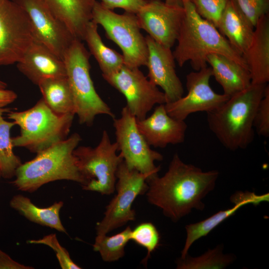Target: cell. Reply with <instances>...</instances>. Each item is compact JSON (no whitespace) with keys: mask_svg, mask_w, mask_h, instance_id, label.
<instances>
[{"mask_svg":"<svg viewBox=\"0 0 269 269\" xmlns=\"http://www.w3.org/2000/svg\"><path fill=\"white\" fill-rule=\"evenodd\" d=\"M219 175L217 170L203 171L185 163L176 153L162 176L157 174L146 180V198L164 216L176 222L193 209H204L202 200L215 188Z\"/></svg>","mask_w":269,"mask_h":269,"instance_id":"obj_1","label":"cell"},{"mask_svg":"<svg viewBox=\"0 0 269 269\" xmlns=\"http://www.w3.org/2000/svg\"><path fill=\"white\" fill-rule=\"evenodd\" d=\"M184 9L177 45L173 51L180 67L189 62L194 71L207 67L208 55H224L248 69L243 57L211 22L201 17L190 0H181Z\"/></svg>","mask_w":269,"mask_h":269,"instance_id":"obj_2","label":"cell"},{"mask_svg":"<svg viewBox=\"0 0 269 269\" xmlns=\"http://www.w3.org/2000/svg\"><path fill=\"white\" fill-rule=\"evenodd\" d=\"M267 85L251 84L230 96L217 109L206 113L210 131L226 149L231 151L245 149L253 142L255 112Z\"/></svg>","mask_w":269,"mask_h":269,"instance_id":"obj_3","label":"cell"},{"mask_svg":"<svg viewBox=\"0 0 269 269\" xmlns=\"http://www.w3.org/2000/svg\"><path fill=\"white\" fill-rule=\"evenodd\" d=\"M81 139L79 134L74 133L37 153L33 159L22 163L12 182L14 186L19 190L33 192L42 185L56 180H70L85 185V180L74 155V150Z\"/></svg>","mask_w":269,"mask_h":269,"instance_id":"obj_4","label":"cell"},{"mask_svg":"<svg viewBox=\"0 0 269 269\" xmlns=\"http://www.w3.org/2000/svg\"><path fill=\"white\" fill-rule=\"evenodd\" d=\"M75 114H57L40 99L32 108L10 112L8 119L18 125L20 134L11 138L13 147L39 153L67 138Z\"/></svg>","mask_w":269,"mask_h":269,"instance_id":"obj_5","label":"cell"},{"mask_svg":"<svg viewBox=\"0 0 269 269\" xmlns=\"http://www.w3.org/2000/svg\"><path fill=\"white\" fill-rule=\"evenodd\" d=\"M90 55L82 40L75 38L63 59L73 96L75 115L80 124L89 127L98 115L116 118L95 90L90 73Z\"/></svg>","mask_w":269,"mask_h":269,"instance_id":"obj_6","label":"cell"},{"mask_svg":"<svg viewBox=\"0 0 269 269\" xmlns=\"http://www.w3.org/2000/svg\"><path fill=\"white\" fill-rule=\"evenodd\" d=\"M118 145L112 142L104 130L99 144L95 147L77 146L74 150L78 169L85 180L83 189L109 195L116 189L117 172L122 156L117 154Z\"/></svg>","mask_w":269,"mask_h":269,"instance_id":"obj_7","label":"cell"},{"mask_svg":"<svg viewBox=\"0 0 269 269\" xmlns=\"http://www.w3.org/2000/svg\"><path fill=\"white\" fill-rule=\"evenodd\" d=\"M92 21L100 25L107 38L120 47L125 65L137 68L146 66L147 46L145 37L140 32L136 14L126 11L118 14L96 0Z\"/></svg>","mask_w":269,"mask_h":269,"instance_id":"obj_8","label":"cell"},{"mask_svg":"<svg viewBox=\"0 0 269 269\" xmlns=\"http://www.w3.org/2000/svg\"><path fill=\"white\" fill-rule=\"evenodd\" d=\"M117 194L106 207L104 216L97 224V235L112 231L134 221L135 213L132 205L136 198L146 192L149 176L129 168L123 160L117 172Z\"/></svg>","mask_w":269,"mask_h":269,"instance_id":"obj_9","label":"cell"},{"mask_svg":"<svg viewBox=\"0 0 269 269\" xmlns=\"http://www.w3.org/2000/svg\"><path fill=\"white\" fill-rule=\"evenodd\" d=\"M136 122V118L128 107H123L121 117L113 119L116 142L126 165L148 175L149 178L158 174L160 167L156 166L154 162L162 160L163 156L151 148L139 131Z\"/></svg>","mask_w":269,"mask_h":269,"instance_id":"obj_10","label":"cell"},{"mask_svg":"<svg viewBox=\"0 0 269 269\" xmlns=\"http://www.w3.org/2000/svg\"><path fill=\"white\" fill-rule=\"evenodd\" d=\"M34 40L26 12L12 0H0V65L18 62Z\"/></svg>","mask_w":269,"mask_h":269,"instance_id":"obj_11","label":"cell"},{"mask_svg":"<svg viewBox=\"0 0 269 269\" xmlns=\"http://www.w3.org/2000/svg\"><path fill=\"white\" fill-rule=\"evenodd\" d=\"M102 76L125 96L126 106L137 120L146 118L155 105L166 103L163 92L152 84L139 68L124 65L118 71Z\"/></svg>","mask_w":269,"mask_h":269,"instance_id":"obj_12","label":"cell"},{"mask_svg":"<svg viewBox=\"0 0 269 269\" xmlns=\"http://www.w3.org/2000/svg\"><path fill=\"white\" fill-rule=\"evenodd\" d=\"M212 76L211 69L208 66L188 73L186 77L187 94L174 102L165 104L168 115L185 121L191 114L200 112L207 113L226 102L229 96L217 93L211 87Z\"/></svg>","mask_w":269,"mask_h":269,"instance_id":"obj_13","label":"cell"},{"mask_svg":"<svg viewBox=\"0 0 269 269\" xmlns=\"http://www.w3.org/2000/svg\"><path fill=\"white\" fill-rule=\"evenodd\" d=\"M27 13L35 40L41 43L61 59L74 36L39 0H12Z\"/></svg>","mask_w":269,"mask_h":269,"instance_id":"obj_14","label":"cell"},{"mask_svg":"<svg viewBox=\"0 0 269 269\" xmlns=\"http://www.w3.org/2000/svg\"><path fill=\"white\" fill-rule=\"evenodd\" d=\"M184 14L183 5L147 0L136 14L139 27L157 43L171 48L176 42Z\"/></svg>","mask_w":269,"mask_h":269,"instance_id":"obj_15","label":"cell"},{"mask_svg":"<svg viewBox=\"0 0 269 269\" xmlns=\"http://www.w3.org/2000/svg\"><path fill=\"white\" fill-rule=\"evenodd\" d=\"M145 40L148 56L146 66L149 80L160 87L166 103L174 102L183 96L184 89L175 69V60L171 48L156 42L149 35Z\"/></svg>","mask_w":269,"mask_h":269,"instance_id":"obj_16","label":"cell"},{"mask_svg":"<svg viewBox=\"0 0 269 269\" xmlns=\"http://www.w3.org/2000/svg\"><path fill=\"white\" fill-rule=\"evenodd\" d=\"M136 123L139 131L150 146L164 148L184 141L187 124L185 121L169 116L165 104L158 105L150 116L137 120Z\"/></svg>","mask_w":269,"mask_h":269,"instance_id":"obj_17","label":"cell"},{"mask_svg":"<svg viewBox=\"0 0 269 269\" xmlns=\"http://www.w3.org/2000/svg\"><path fill=\"white\" fill-rule=\"evenodd\" d=\"M16 67L36 85L47 79L66 76L63 60L35 40L17 63Z\"/></svg>","mask_w":269,"mask_h":269,"instance_id":"obj_18","label":"cell"},{"mask_svg":"<svg viewBox=\"0 0 269 269\" xmlns=\"http://www.w3.org/2000/svg\"><path fill=\"white\" fill-rule=\"evenodd\" d=\"M254 84L269 82V17L262 16L255 27L251 42L243 56Z\"/></svg>","mask_w":269,"mask_h":269,"instance_id":"obj_19","label":"cell"},{"mask_svg":"<svg viewBox=\"0 0 269 269\" xmlns=\"http://www.w3.org/2000/svg\"><path fill=\"white\" fill-rule=\"evenodd\" d=\"M68 28L74 37L83 40L88 23L92 20L96 0H39Z\"/></svg>","mask_w":269,"mask_h":269,"instance_id":"obj_20","label":"cell"},{"mask_svg":"<svg viewBox=\"0 0 269 269\" xmlns=\"http://www.w3.org/2000/svg\"><path fill=\"white\" fill-rule=\"evenodd\" d=\"M217 29L242 56L251 42L255 27L236 0H228Z\"/></svg>","mask_w":269,"mask_h":269,"instance_id":"obj_21","label":"cell"},{"mask_svg":"<svg viewBox=\"0 0 269 269\" xmlns=\"http://www.w3.org/2000/svg\"><path fill=\"white\" fill-rule=\"evenodd\" d=\"M207 62L211 69L212 76L220 85L225 95L230 97L252 84L249 70L224 55L210 54Z\"/></svg>","mask_w":269,"mask_h":269,"instance_id":"obj_22","label":"cell"},{"mask_svg":"<svg viewBox=\"0 0 269 269\" xmlns=\"http://www.w3.org/2000/svg\"><path fill=\"white\" fill-rule=\"evenodd\" d=\"M9 205L28 220L66 233V230L59 216L60 209L63 206L62 201L55 202L49 207L42 208L36 206L28 197L18 194L13 196Z\"/></svg>","mask_w":269,"mask_h":269,"instance_id":"obj_23","label":"cell"},{"mask_svg":"<svg viewBox=\"0 0 269 269\" xmlns=\"http://www.w3.org/2000/svg\"><path fill=\"white\" fill-rule=\"evenodd\" d=\"M98 27V25L91 20L87 25L83 40L86 42L90 54L98 63L102 75H109L125 65L124 59L122 54L104 44Z\"/></svg>","mask_w":269,"mask_h":269,"instance_id":"obj_24","label":"cell"},{"mask_svg":"<svg viewBox=\"0 0 269 269\" xmlns=\"http://www.w3.org/2000/svg\"><path fill=\"white\" fill-rule=\"evenodd\" d=\"M47 106L60 115H75L72 92L66 76L49 78L37 85Z\"/></svg>","mask_w":269,"mask_h":269,"instance_id":"obj_25","label":"cell"},{"mask_svg":"<svg viewBox=\"0 0 269 269\" xmlns=\"http://www.w3.org/2000/svg\"><path fill=\"white\" fill-rule=\"evenodd\" d=\"M6 108H0V171L1 176L11 178L15 176L18 167L22 164L20 158L13 151L10 130L14 123L5 120L3 114L8 112Z\"/></svg>","mask_w":269,"mask_h":269,"instance_id":"obj_26","label":"cell"},{"mask_svg":"<svg viewBox=\"0 0 269 269\" xmlns=\"http://www.w3.org/2000/svg\"><path fill=\"white\" fill-rule=\"evenodd\" d=\"M250 204L248 201H241L235 204L232 208L219 211L208 218L185 226L186 238L181 251L180 258H184L191 245L197 240L206 236L212 230L224 220L234 215L242 206Z\"/></svg>","mask_w":269,"mask_h":269,"instance_id":"obj_27","label":"cell"},{"mask_svg":"<svg viewBox=\"0 0 269 269\" xmlns=\"http://www.w3.org/2000/svg\"><path fill=\"white\" fill-rule=\"evenodd\" d=\"M223 246L218 245L213 249H209L202 255L191 257L188 254L183 258L176 261L178 269H222L230 265L235 260V256L223 252Z\"/></svg>","mask_w":269,"mask_h":269,"instance_id":"obj_28","label":"cell"},{"mask_svg":"<svg viewBox=\"0 0 269 269\" xmlns=\"http://www.w3.org/2000/svg\"><path fill=\"white\" fill-rule=\"evenodd\" d=\"M132 229L128 226L121 232L112 236L97 235L93 250L99 253L102 260L106 262L117 261L125 255V248L131 240Z\"/></svg>","mask_w":269,"mask_h":269,"instance_id":"obj_29","label":"cell"},{"mask_svg":"<svg viewBox=\"0 0 269 269\" xmlns=\"http://www.w3.org/2000/svg\"><path fill=\"white\" fill-rule=\"evenodd\" d=\"M131 240L146 250V256L142 261L143 264H146L151 254L159 246L160 235L152 223H141L132 230Z\"/></svg>","mask_w":269,"mask_h":269,"instance_id":"obj_30","label":"cell"},{"mask_svg":"<svg viewBox=\"0 0 269 269\" xmlns=\"http://www.w3.org/2000/svg\"><path fill=\"white\" fill-rule=\"evenodd\" d=\"M197 13L217 28L228 0H190Z\"/></svg>","mask_w":269,"mask_h":269,"instance_id":"obj_31","label":"cell"},{"mask_svg":"<svg viewBox=\"0 0 269 269\" xmlns=\"http://www.w3.org/2000/svg\"><path fill=\"white\" fill-rule=\"evenodd\" d=\"M29 244H43L50 247L54 251L61 268L63 269H81V268L71 259L68 252L59 243L55 234L45 236L38 240H30Z\"/></svg>","mask_w":269,"mask_h":269,"instance_id":"obj_32","label":"cell"},{"mask_svg":"<svg viewBox=\"0 0 269 269\" xmlns=\"http://www.w3.org/2000/svg\"><path fill=\"white\" fill-rule=\"evenodd\" d=\"M253 126L260 136L269 135V86L266 87L264 96L260 101L254 116Z\"/></svg>","mask_w":269,"mask_h":269,"instance_id":"obj_33","label":"cell"},{"mask_svg":"<svg viewBox=\"0 0 269 269\" xmlns=\"http://www.w3.org/2000/svg\"><path fill=\"white\" fill-rule=\"evenodd\" d=\"M254 27L263 16L269 14V0H236Z\"/></svg>","mask_w":269,"mask_h":269,"instance_id":"obj_34","label":"cell"},{"mask_svg":"<svg viewBox=\"0 0 269 269\" xmlns=\"http://www.w3.org/2000/svg\"><path fill=\"white\" fill-rule=\"evenodd\" d=\"M146 1L147 0H101L100 2L104 7L110 10L120 8L125 11L136 14Z\"/></svg>","mask_w":269,"mask_h":269,"instance_id":"obj_35","label":"cell"},{"mask_svg":"<svg viewBox=\"0 0 269 269\" xmlns=\"http://www.w3.org/2000/svg\"><path fill=\"white\" fill-rule=\"evenodd\" d=\"M230 200L234 204L246 201L254 205H257L262 202H268L269 200V194L268 193L258 195L253 192L239 191L231 196Z\"/></svg>","mask_w":269,"mask_h":269,"instance_id":"obj_36","label":"cell"},{"mask_svg":"<svg viewBox=\"0 0 269 269\" xmlns=\"http://www.w3.org/2000/svg\"><path fill=\"white\" fill-rule=\"evenodd\" d=\"M33 269V268L16 262L0 249V269Z\"/></svg>","mask_w":269,"mask_h":269,"instance_id":"obj_37","label":"cell"},{"mask_svg":"<svg viewBox=\"0 0 269 269\" xmlns=\"http://www.w3.org/2000/svg\"><path fill=\"white\" fill-rule=\"evenodd\" d=\"M17 94L13 91L0 89V108L9 105L17 98Z\"/></svg>","mask_w":269,"mask_h":269,"instance_id":"obj_38","label":"cell"},{"mask_svg":"<svg viewBox=\"0 0 269 269\" xmlns=\"http://www.w3.org/2000/svg\"><path fill=\"white\" fill-rule=\"evenodd\" d=\"M166 3L170 5H182V2L181 0H165L164 1Z\"/></svg>","mask_w":269,"mask_h":269,"instance_id":"obj_39","label":"cell"},{"mask_svg":"<svg viewBox=\"0 0 269 269\" xmlns=\"http://www.w3.org/2000/svg\"><path fill=\"white\" fill-rule=\"evenodd\" d=\"M7 87V84L0 79V89H6Z\"/></svg>","mask_w":269,"mask_h":269,"instance_id":"obj_40","label":"cell"},{"mask_svg":"<svg viewBox=\"0 0 269 269\" xmlns=\"http://www.w3.org/2000/svg\"><path fill=\"white\" fill-rule=\"evenodd\" d=\"M1 177H2V176H1V172H0V179Z\"/></svg>","mask_w":269,"mask_h":269,"instance_id":"obj_41","label":"cell"}]
</instances>
